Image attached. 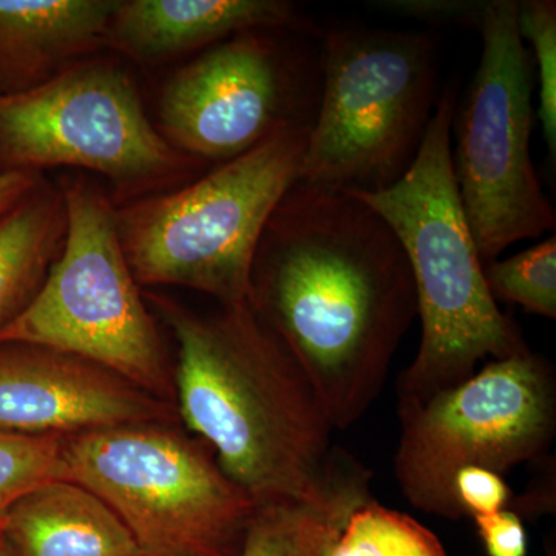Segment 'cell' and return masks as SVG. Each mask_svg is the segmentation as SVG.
<instances>
[{
    "label": "cell",
    "mask_w": 556,
    "mask_h": 556,
    "mask_svg": "<svg viewBox=\"0 0 556 556\" xmlns=\"http://www.w3.org/2000/svg\"><path fill=\"white\" fill-rule=\"evenodd\" d=\"M10 556L141 554L124 522L89 489L56 479L36 486L0 519Z\"/></svg>",
    "instance_id": "obj_15"
},
{
    "label": "cell",
    "mask_w": 556,
    "mask_h": 556,
    "mask_svg": "<svg viewBox=\"0 0 556 556\" xmlns=\"http://www.w3.org/2000/svg\"><path fill=\"white\" fill-rule=\"evenodd\" d=\"M118 0H0V97L53 79L105 49Z\"/></svg>",
    "instance_id": "obj_14"
},
{
    "label": "cell",
    "mask_w": 556,
    "mask_h": 556,
    "mask_svg": "<svg viewBox=\"0 0 556 556\" xmlns=\"http://www.w3.org/2000/svg\"><path fill=\"white\" fill-rule=\"evenodd\" d=\"M327 556H448L417 519L369 500L348 517Z\"/></svg>",
    "instance_id": "obj_18"
},
{
    "label": "cell",
    "mask_w": 556,
    "mask_h": 556,
    "mask_svg": "<svg viewBox=\"0 0 556 556\" xmlns=\"http://www.w3.org/2000/svg\"><path fill=\"white\" fill-rule=\"evenodd\" d=\"M478 536L481 538L489 556H527L529 540L525 519L515 511L501 510L497 514L473 518Z\"/></svg>",
    "instance_id": "obj_23"
},
{
    "label": "cell",
    "mask_w": 556,
    "mask_h": 556,
    "mask_svg": "<svg viewBox=\"0 0 556 556\" xmlns=\"http://www.w3.org/2000/svg\"><path fill=\"white\" fill-rule=\"evenodd\" d=\"M325 556H327V555H325Z\"/></svg>",
    "instance_id": "obj_30"
},
{
    "label": "cell",
    "mask_w": 556,
    "mask_h": 556,
    "mask_svg": "<svg viewBox=\"0 0 556 556\" xmlns=\"http://www.w3.org/2000/svg\"><path fill=\"white\" fill-rule=\"evenodd\" d=\"M486 288L500 302L521 306L548 320L556 318V239L533 244L504 260L485 263Z\"/></svg>",
    "instance_id": "obj_19"
},
{
    "label": "cell",
    "mask_w": 556,
    "mask_h": 556,
    "mask_svg": "<svg viewBox=\"0 0 556 556\" xmlns=\"http://www.w3.org/2000/svg\"><path fill=\"white\" fill-rule=\"evenodd\" d=\"M65 232L64 197L46 179L0 219V331L38 295Z\"/></svg>",
    "instance_id": "obj_16"
},
{
    "label": "cell",
    "mask_w": 556,
    "mask_h": 556,
    "mask_svg": "<svg viewBox=\"0 0 556 556\" xmlns=\"http://www.w3.org/2000/svg\"><path fill=\"white\" fill-rule=\"evenodd\" d=\"M394 477L405 500L459 521L460 468L503 475L548 456L556 438V372L541 354L485 362L466 382L426 399H397Z\"/></svg>",
    "instance_id": "obj_9"
},
{
    "label": "cell",
    "mask_w": 556,
    "mask_h": 556,
    "mask_svg": "<svg viewBox=\"0 0 556 556\" xmlns=\"http://www.w3.org/2000/svg\"><path fill=\"white\" fill-rule=\"evenodd\" d=\"M134 556H161V555L146 554V552H141V554L134 555Z\"/></svg>",
    "instance_id": "obj_29"
},
{
    "label": "cell",
    "mask_w": 556,
    "mask_h": 556,
    "mask_svg": "<svg viewBox=\"0 0 556 556\" xmlns=\"http://www.w3.org/2000/svg\"><path fill=\"white\" fill-rule=\"evenodd\" d=\"M64 437H25L0 431V519L36 486L67 479Z\"/></svg>",
    "instance_id": "obj_20"
},
{
    "label": "cell",
    "mask_w": 556,
    "mask_h": 556,
    "mask_svg": "<svg viewBox=\"0 0 556 556\" xmlns=\"http://www.w3.org/2000/svg\"><path fill=\"white\" fill-rule=\"evenodd\" d=\"M453 492L464 518L471 519L506 510L514 496L503 475L484 467L460 468Z\"/></svg>",
    "instance_id": "obj_22"
},
{
    "label": "cell",
    "mask_w": 556,
    "mask_h": 556,
    "mask_svg": "<svg viewBox=\"0 0 556 556\" xmlns=\"http://www.w3.org/2000/svg\"><path fill=\"white\" fill-rule=\"evenodd\" d=\"M455 112L456 90L447 87L407 174L382 192L350 193L386 219L415 280L422 331L415 361L399 376L397 399H426L466 382L481 362L532 351L486 288L453 172Z\"/></svg>",
    "instance_id": "obj_3"
},
{
    "label": "cell",
    "mask_w": 556,
    "mask_h": 556,
    "mask_svg": "<svg viewBox=\"0 0 556 556\" xmlns=\"http://www.w3.org/2000/svg\"><path fill=\"white\" fill-rule=\"evenodd\" d=\"M311 124L169 192L116 206L124 255L139 287H179L219 306L251 303L255 254L269 218L299 181Z\"/></svg>",
    "instance_id": "obj_4"
},
{
    "label": "cell",
    "mask_w": 556,
    "mask_h": 556,
    "mask_svg": "<svg viewBox=\"0 0 556 556\" xmlns=\"http://www.w3.org/2000/svg\"><path fill=\"white\" fill-rule=\"evenodd\" d=\"M42 179V175L28 172L0 174V219L10 214Z\"/></svg>",
    "instance_id": "obj_26"
},
{
    "label": "cell",
    "mask_w": 556,
    "mask_h": 556,
    "mask_svg": "<svg viewBox=\"0 0 556 556\" xmlns=\"http://www.w3.org/2000/svg\"><path fill=\"white\" fill-rule=\"evenodd\" d=\"M485 2L467 0H390L386 9L434 24H463L478 27Z\"/></svg>",
    "instance_id": "obj_24"
},
{
    "label": "cell",
    "mask_w": 556,
    "mask_h": 556,
    "mask_svg": "<svg viewBox=\"0 0 556 556\" xmlns=\"http://www.w3.org/2000/svg\"><path fill=\"white\" fill-rule=\"evenodd\" d=\"M303 27L298 9L281 0H118L105 47L152 64L244 31Z\"/></svg>",
    "instance_id": "obj_13"
},
{
    "label": "cell",
    "mask_w": 556,
    "mask_h": 556,
    "mask_svg": "<svg viewBox=\"0 0 556 556\" xmlns=\"http://www.w3.org/2000/svg\"><path fill=\"white\" fill-rule=\"evenodd\" d=\"M251 288L338 431L358 422L417 317L412 269L386 219L350 193L295 182L260 240Z\"/></svg>",
    "instance_id": "obj_1"
},
{
    "label": "cell",
    "mask_w": 556,
    "mask_h": 556,
    "mask_svg": "<svg viewBox=\"0 0 556 556\" xmlns=\"http://www.w3.org/2000/svg\"><path fill=\"white\" fill-rule=\"evenodd\" d=\"M67 232L30 306L0 343L86 358L175 405L174 364L121 244L116 206L84 174L60 181Z\"/></svg>",
    "instance_id": "obj_6"
},
{
    "label": "cell",
    "mask_w": 556,
    "mask_h": 556,
    "mask_svg": "<svg viewBox=\"0 0 556 556\" xmlns=\"http://www.w3.org/2000/svg\"><path fill=\"white\" fill-rule=\"evenodd\" d=\"M369 497V482H364L325 504H260L249 521L240 556H325L351 511Z\"/></svg>",
    "instance_id": "obj_17"
},
{
    "label": "cell",
    "mask_w": 556,
    "mask_h": 556,
    "mask_svg": "<svg viewBox=\"0 0 556 556\" xmlns=\"http://www.w3.org/2000/svg\"><path fill=\"white\" fill-rule=\"evenodd\" d=\"M266 31L215 43L167 83L159 130L169 144L219 166L277 131L313 123L300 115L299 72Z\"/></svg>",
    "instance_id": "obj_11"
},
{
    "label": "cell",
    "mask_w": 556,
    "mask_h": 556,
    "mask_svg": "<svg viewBox=\"0 0 556 556\" xmlns=\"http://www.w3.org/2000/svg\"><path fill=\"white\" fill-rule=\"evenodd\" d=\"M482 53L466 102L455 112L452 148L460 206L482 263L555 229L556 215L530 153L533 61L518 28V2L484 3Z\"/></svg>",
    "instance_id": "obj_10"
},
{
    "label": "cell",
    "mask_w": 556,
    "mask_h": 556,
    "mask_svg": "<svg viewBox=\"0 0 556 556\" xmlns=\"http://www.w3.org/2000/svg\"><path fill=\"white\" fill-rule=\"evenodd\" d=\"M0 556H10L7 551L5 541H3L2 532H0Z\"/></svg>",
    "instance_id": "obj_28"
},
{
    "label": "cell",
    "mask_w": 556,
    "mask_h": 556,
    "mask_svg": "<svg viewBox=\"0 0 556 556\" xmlns=\"http://www.w3.org/2000/svg\"><path fill=\"white\" fill-rule=\"evenodd\" d=\"M518 28L532 46L536 67L538 109L548 152L556 153V3L554 0L518 2Z\"/></svg>",
    "instance_id": "obj_21"
},
{
    "label": "cell",
    "mask_w": 556,
    "mask_h": 556,
    "mask_svg": "<svg viewBox=\"0 0 556 556\" xmlns=\"http://www.w3.org/2000/svg\"><path fill=\"white\" fill-rule=\"evenodd\" d=\"M144 299L178 343L179 422L255 506L325 504L369 482L367 468L336 445L313 380L251 303L201 314L161 292Z\"/></svg>",
    "instance_id": "obj_2"
},
{
    "label": "cell",
    "mask_w": 556,
    "mask_h": 556,
    "mask_svg": "<svg viewBox=\"0 0 556 556\" xmlns=\"http://www.w3.org/2000/svg\"><path fill=\"white\" fill-rule=\"evenodd\" d=\"M62 457L68 481L101 497L146 554L240 556L257 506L178 424L68 434Z\"/></svg>",
    "instance_id": "obj_7"
},
{
    "label": "cell",
    "mask_w": 556,
    "mask_h": 556,
    "mask_svg": "<svg viewBox=\"0 0 556 556\" xmlns=\"http://www.w3.org/2000/svg\"><path fill=\"white\" fill-rule=\"evenodd\" d=\"M544 556H556L555 532H552L551 535L546 538V541H544Z\"/></svg>",
    "instance_id": "obj_27"
},
{
    "label": "cell",
    "mask_w": 556,
    "mask_h": 556,
    "mask_svg": "<svg viewBox=\"0 0 556 556\" xmlns=\"http://www.w3.org/2000/svg\"><path fill=\"white\" fill-rule=\"evenodd\" d=\"M544 467L522 495L511 496L507 510L515 511L519 518H540L554 515L556 510L555 456L543 460Z\"/></svg>",
    "instance_id": "obj_25"
},
{
    "label": "cell",
    "mask_w": 556,
    "mask_h": 556,
    "mask_svg": "<svg viewBox=\"0 0 556 556\" xmlns=\"http://www.w3.org/2000/svg\"><path fill=\"white\" fill-rule=\"evenodd\" d=\"M200 166L150 123L137 84L113 61L89 58L35 89L0 97V174L94 172L119 206L181 188Z\"/></svg>",
    "instance_id": "obj_8"
},
{
    "label": "cell",
    "mask_w": 556,
    "mask_h": 556,
    "mask_svg": "<svg viewBox=\"0 0 556 556\" xmlns=\"http://www.w3.org/2000/svg\"><path fill=\"white\" fill-rule=\"evenodd\" d=\"M438 62L437 39L426 33L328 31L299 182L342 193L396 185L437 109Z\"/></svg>",
    "instance_id": "obj_5"
},
{
    "label": "cell",
    "mask_w": 556,
    "mask_h": 556,
    "mask_svg": "<svg viewBox=\"0 0 556 556\" xmlns=\"http://www.w3.org/2000/svg\"><path fill=\"white\" fill-rule=\"evenodd\" d=\"M178 424L177 409L86 358L0 343V431L68 437L130 424Z\"/></svg>",
    "instance_id": "obj_12"
}]
</instances>
